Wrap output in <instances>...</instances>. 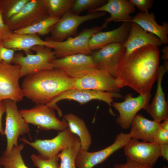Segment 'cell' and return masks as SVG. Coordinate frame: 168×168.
<instances>
[{
    "label": "cell",
    "instance_id": "1",
    "mask_svg": "<svg viewBox=\"0 0 168 168\" xmlns=\"http://www.w3.org/2000/svg\"><path fill=\"white\" fill-rule=\"evenodd\" d=\"M159 55L158 47L152 45L124 54L116 74V86L120 89L128 86L141 95L150 94L156 80Z\"/></svg>",
    "mask_w": 168,
    "mask_h": 168
},
{
    "label": "cell",
    "instance_id": "2",
    "mask_svg": "<svg viewBox=\"0 0 168 168\" xmlns=\"http://www.w3.org/2000/svg\"><path fill=\"white\" fill-rule=\"evenodd\" d=\"M74 85V79L54 68L26 76L21 87L24 97L36 104L46 105Z\"/></svg>",
    "mask_w": 168,
    "mask_h": 168
},
{
    "label": "cell",
    "instance_id": "3",
    "mask_svg": "<svg viewBox=\"0 0 168 168\" xmlns=\"http://www.w3.org/2000/svg\"><path fill=\"white\" fill-rule=\"evenodd\" d=\"M30 50L35 51V54L26 53L25 56L21 53L15 54L12 63L19 66L21 77L54 68L52 61L56 58L51 48L38 45Z\"/></svg>",
    "mask_w": 168,
    "mask_h": 168
},
{
    "label": "cell",
    "instance_id": "4",
    "mask_svg": "<svg viewBox=\"0 0 168 168\" xmlns=\"http://www.w3.org/2000/svg\"><path fill=\"white\" fill-rule=\"evenodd\" d=\"M107 26L103 24L101 26L84 29L76 36L69 37L62 41H54L49 38L45 40L49 42V47L53 50L56 58L78 54L91 55L92 51L89 46L90 39Z\"/></svg>",
    "mask_w": 168,
    "mask_h": 168
},
{
    "label": "cell",
    "instance_id": "5",
    "mask_svg": "<svg viewBox=\"0 0 168 168\" xmlns=\"http://www.w3.org/2000/svg\"><path fill=\"white\" fill-rule=\"evenodd\" d=\"M20 140L36 149L39 155L44 159H49L57 156L64 149L73 146L80 142L79 137L69 128L58 132L55 137L50 139H36L30 142L23 138Z\"/></svg>",
    "mask_w": 168,
    "mask_h": 168
},
{
    "label": "cell",
    "instance_id": "6",
    "mask_svg": "<svg viewBox=\"0 0 168 168\" xmlns=\"http://www.w3.org/2000/svg\"><path fill=\"white\" fill-rule=\"evenodd\" d=\"M55 109L45 104H36L30 109H23L20 113L27 123L38 126L41 130H55L59 132L68 128L67 122L64 119L58 118Z\"/></svg>",
    "mask_w": 168,
    "mask_h": 168
},
{
    "label": "cell",
    "instance_id": "7",
    "mask_svg": "<svg viewBox=\"0 0 168 168\" xmlns=\"http://www.w3.org/2000/svg\"><path fill=\"white\" fill-rule=\"evenodd\" d=\"M105 14L104 12H95L80 16L70 11L51 27L49 33L51 36L48 38L53 41L60 42L75 37L78 34L77 29L80 25L88 21L99 19Z\"/></svg>",
    "mask_w": 168,
    "mask_h": 168
},
{
    "label": "cell",
    "instance_id": "8",
    "mask_svg": "<svg viewBox=\"0 0 168 168\" xmlns=\"http://www.w3.org/2000/svg\"><path fill=\"white\" fill-rule=\"evenodd\" d=\"M5 107L6 123L4 130L7 145L3 155H7L12 148L17 146L19 137L29 133V126L18 110L16 102L10 99L3 100Z\"/></svg>",
    "mask_w": 168,
    "mask_h": 168
},
{
    "label": "cell",
    "instance_id": "9",
    "mask_svg": "<svg viewBox=\"0 0 168 168\" xmlns=\"http://www.w3.org/2000/svg\"><path fill=\"white\" fill-rule=\"evenodd\" d=\"M21 77L19 65L0 62V102L6 99L16 102L22 100L24 96L19 83Z\"/></svg>",
    "mask_w": 168,
    "mask_h": 168
},
{
    "label": "cell",
    "instance_id": "10",
    "mask_svg": "<svg viewBox=\"0 0 168 168\" xmlns=\"http://www.w3.org/2000/svg\"><path fill=\"white\" fill-rule=\"evenodd\" d=\"M122 97V95L119 92L72 88L63 92L46 105L53 107L58 111L59 109L56 103L62 100H72L79 102L81 105L84 104L92 100H99L106 103L110 107V113L115 115L111 108L114 99H120Z\"/></svg>",
    "mask_w": 168,
    "mask_h": 168
},
{
    "label": "cell",
    "instance_id": "11",
    "mask_svg": "<svg viewBox=\"0 0 168 168\" xmlns=\"http://www.w3.org/2000/svg\"><path fill=\"white\" fill-rule=\"evenodd\" d=\"M131 139L129 133L118 134L110 146L99 151L90 152L81 148L76 159L77 168H93L105 161L115 152L124 147Z\"/></svg>",
    "mask_w": 168,
    "mask_h": 168
},
{
    "label": "cell",
    "instance_id": "12",
    "mask_svg": "<svg viewBox=\"0 0 168 168\" xmlns=\"http://www.w3.org/2000/svg\"><path fill=\"white\" fill-rule=\"evenodd\" d=\"M49 16L42 0H29L19 13L4 22L14 31L32 25Z\"/></svg>",
    "mask_w": 168,
    "mask_h": 168
},
{
    "label": "cell",
    "instance_id": "13",
    "mask_svg": "<svg viewBox=\"0 0 168 168\" xmlns=\"http://www.w3.org/2000/svg\"><path fill=\"white\" fill-rule=\"evenodd\" d=\"M151 95V93L140 94L137 97H133L132 94L129 93L124 97L123 101L113 102L112 105L118 111L119 114L116 122L123 129H128L138 112L142 109H146L149 104Z\"/></svg>",
    "mask_w": 168,
    "mask_h": 168
},
{
    "label": "cell",
    "instance_id": "14",
    "mask_svg": "<svg viewBox=\"0 0 168 168\" xmlns=\"http://www.w3.org/2000/svg\"><path fill=\"white\" fill-rule=\"evenodd\" d=\"M115 80V78L107 71L95 68L74 79V88L119 92L120 89L116 86Z\"/></svg>",
    "mask_w": 168,
    "mask_h": 168
},
{
    "label": "cell",
    "instance_id": "15",
    "mask_svg": "<svg viewBox=\"0 0 168 168\" xmlns=\"http://www.w3.org/2000/svg\"><path fill=\"white\" fill-rule=\"evenodd\" d=\"M125 52L122 44L116 43L92 51L91 56L96 68L105 70L115 78Z\"/></svg>",
    "mask_w": 168,
    "mask_h": 168
},
{
    "label": "cell",
    "instance_id": "16",
    "mask_svg": "<svg viewBox=\"0 0 168 168\" xmlns=\"http://www.w3.org/2000/svg\"><path fill=\"white\" fill-rule=\"evenodd\" d=\"M54 68L59 70L74 79L79 78L96 68L91 55L78 54L52 61Z\"/></svg>",
    "mask_w": 168,
    "mask_h": 168
},
{
    "label": "cell",
    "instance_id": "17",
    "mask_svg": "<svg viewBox=\"0 0 168 168\" xmlns=\"http://www.w3.org/2000/svg\"><path fill=\"white\" fill-rule=\"evenodd\" d=\"M127 158L139 164L153 167L161 156L160 145L131 139L124 147Z\"/></svg>",
    "mask_w": 168,
    "mask_h": 168
},
{
    "label": "cell",
    "instance_id": "18",
    "mask_svg": "<svg viewBox=\"0 0 168 168\" xmlns=\"http://www.w3.org/2000/svg\"><path fill=\"white\" fill-rule=\"evenodd\" d=\"M168 62L165 61L163 65L159 67L157 72L156 90L151 103L145 110L153 120L161 122L168 118V104L165 99V94L162 86V81L165 74L168 71Z\"/></svg>",
    "mask_w": 168,
    "mask_h": 168
},
{
    "label": "cell",
    "instance_id": "19",
    "mask_svg": "<svg viewBox=\"0 0 168 168\" xmlns=\"http://www.w3.org/2000/svg\"><path fill=\"white\" fill-rule=\"evenodd\" d=\"M131 23V21L124 22L115 29L105 32L101 31L94 35L89 42L91 50H97L113 43L124 44L129 35Z\"/></svg>",
    "mask_w": 168,
    "mask_h": 168
},
{
    "label": "cell",
    "instance_id": "20",
    "mask_svg": "<svg viewBox=\"0 0 168 168\" xmlns=\"http://www.w3.org/2000/svg\"><path fill=\"white\" fill-rule=\"evenodd\" d=\"M135 7L129 0H107L104 5L90 12H100L109 13L110 16L105 18L103 23L107 26L108 23L112 21H130L133 18L130 15L135 12Z\"/></svg>",
    "mask_w": 168,
    "mask_h": 168
},
{
    "label": "cell",
    "instance_id": "21",
    "mask_svg": "<svg viewBox=\"0 0 168 168\" xmlns=\"http://www.w3.org/2000/svg\"><path fill=\"white\" fill-rule=\"evenodd\" d=\"M162 44L160 39L155 35L148 33L136 23L132 22L128 38L123 44L125 49V54H128L142 47L152 45L157 47Z\"/></svg>",
    "mask_w": 168,
    "mask_h": 168
},
{
    "label": "cell",
    "instance_id": "22",
    "mask_svg": "<svg viewBox=\"0 0 168 168\" xmlns=\"http://www.w3.org/2000/svg\"><path fill=\"white\" fill-rule=\"evenodd\" d=\"M160 124L161 122L149 120L138 114L132 121L129 134L131 139L155 143L156 134L160 128Z\"/></svg>",
    "mask_w": 168,
    "mask_h": 168
},
{
    "label": "cell",
    "instance_id": "23",
    "mask_svg": "<svg viewBox=\"0 0 168 168\" xmlns=\"http://www.w3.org/2000/svg\"><path fill=\"white\" fill-rule=\"evenodd\" d=\"M130 21L134 22L144 30L156 36L162 44L168 43V23L164 22L162 25H159L155 21V16L152 13L147 12H138L133 17Z\"/></svg>",
    "mask_w": 168,
    "mask_h": 168
},
{
    "label": "cell",
    "instance_id": "24",
    "mask_svg": "<svg viewBox=\"0 0 168 168\" xmlns=\"http://www.w3.org/2000/svg\"><path fill=\"white\" fill-rule=\"evenodd\" d=\"M3 46L15 51L22 50L25 53H31L30 50L32 47L42 45L49 47V44L46 40H42L38 35L20 34L13 32L2 42Z\"/></svg>",
    "mask_w": 168,
    "mask_h": 168
},
{
    "label": "cell",
    "instance_id": "25",
    "mask_svg": "<svg viewBox=\"0 0 168 168\" xmlns=\"http://www.w3.org/2000/svg\"><path fill=\"white\" fill-rule=\"evenodd\" d=\"M63 117L67 122L71 131L79 137L81 148L88 151L92 143V138L85 121L72 113L66 114Z\"/></svg>",
    "mask_w": 168,
    "mask_h": 168
},
{
    "label": "cell",
    "instance_id": "26",
    "mask_svg": "<svg viewBox=\"0 0 168 168\" xmlns=\"http://www.w3.org/2000/svg\"><path fill=\"white\" fill-rule=\"evenodd\" d=\"M24 146L20 144L14 146L7 154H2L0 157V166L3 168H30L26 165L21 156Z\"/></svg>",
    "mask_w": 168,
    "mask_h": 168
},
{
    "label": "cell",
    "instance_id": "27",
    "mask_svg": "<svg viewBox=\"0 0 168 168\" xmlns=\"http://www.w3.org/2000/svg\"><path fill=\"white\" fill-rule=\"evenodd\" d=\"M60 18L49 16L36 23L14 31L20 34H36L41 36L50 33L51 27L57 23Z\"/></svg>",
    "mask_w": 168,
    "mask_h": 168
},
{
    "label": "cell",
    "instance_id": "28",
    "mask_svg": "<svg viewBox=\"0 0 168 168\" xmlns=\"http://www.w3.org/2000/svg\"><path fill=\"white\" fill-rule=\"evenodd\" d=\"M49 16L61 18L70 10L75 0H42Z\"/></svg>",
    "mask_w": 168,
    "mask_h": 168
},
{
    "label": "cell",
    "instance_id": "29",
    "mask_svg": "<svg viewBox=\"0 0 168 168\" xmlns=\"http://www.w3.org/2000/svg\"><path fill=\"white\" fill-rule=\"evenodd\" d=\"M81 145L80 142L73 146L64 149L58 154V157L61 160L60 168H77L76 159Z\"/></svg>",
    "mask_w": 168,
    "mask_h": 168
},
{
    "label": "cell",
    "instance_id": "30",
    "mask_svg": "<svg viewBox=\"0 0 168 168\" xmlns=\"http://www.w3.org/2000/svg\"><path fill=\"white\" fill-rule=\"evenodd\" d=\"M29 0H3L0 2V10L4 21L16 15Z\"/></svg>",
    "mask_w": 168,
    "mask_h": 168
},
{
    "label": "cell",
    "instance_id": "31",
    "mask_svg": "<svg viewBox=\"0 0 168 168\" xmlns=\"http://www.w3.org/2000/svg\"><path fill=\"white\" fill-rule=\"evenodd\" d=\"M106 2L107 0H75L70 11L77 15L86 10L89 13L102 6Z\"/></svg>",
    "mask_w": 168,
    "mask_h": 168
},
{
    "label": "cell",
    "instance_id": "32",
    "mask_svg": "<svg viewBox=\"0 0 168 168\" xmlns=\"http://www.w3.org/2000/svg\"><path fill=\"white\" fill-rule=\"evenodd\" d=\"M33 165L38 168H60L57 156L49 159H44L35 154L31 156Z\"/></svg>",
    "mask_w": 168,
    "mask_h": 168
},
{
    "label": "cell",
    "instance_id": "33",
    "mask_svg": "<svg viewBox=\"0 0 168 168\" xmlns=\"http://www.w3.org/2000/svg\"><path fill=\"white\" fill-rule=\"evenodd\" d=\"M15 51L4 47L0 42V62L12 64L15 55Z\"/></svg>",
    "mask_w": 168,
    "mask_h": 168
},
{
    "label": "cell",
    "instance_id": "34",
    "mask_svg": "<svg viewBox=\"0 0 168 168\" xmlns=\"http://www.w3.org/2000/svg\"><path fill=\"white\" fill-rule=\"evenodd\" d=\"M140 12L145 13L148 12L153 5L154 1L152 0H129Z\"/></svg>",
    "mask_w": 168,
    "mask_h": 168
},
{
    "label": "cell",
    "instance_id": "35",
    "mask_svg": "<svg viewBox=\"0 0 168 168\" xmlns=\"http://www.w3.org/2000/svg\"><path fill=\"white\" fill-rule=\"evenodd\" d=\"M13 32L5 23L0 10V42H2Z\"/></svg>",
    "mask_w": 168,
    "mask_h": 168
},
{
    "label": "cell",
    "instance_id": "36",
    "mask_svg": "<svg viewBox=\"0 0 168 168\" xmlns=\"http://www.w3.org/2000/svg\"><path fill=\"white\" fill-rule=\"evenodd\" d=\"M114 168H154L153 167L145 166L137 163L127 158V161L123 164H116ZM161 168H168V166H164Z\"/></svg>",
    "mask_w": 168,
    "mask_h": 168
},
{
    "label": "cell",
    "instance_id": "37",
    "mask_svg": "<svg viewBox=\"0 0 168 168\" xmlns=\"http://www.w3.org/2000/svg\"><path fill=\"white\" fill-rule=\"evenodd\" d=\"M155 143L158 145L168 144V130L160 127L156 134Z\"/></svg>",
    "mask_w": 168,
    "mask_h": 168
},
{
    "label": "cell",
    "instance_id": "38",
    "mask_svg": "<svg viewBox=\"0 0 168 168\" xmlns=\"http://www.w3.org/2000/svg\"><path fill=\"white\" fill-rule=\"evenodd\" d=\"M5 112V107L3 100L0 102V133L2 135H4V130L2 124V119L3 114Z\"/></svg>",
    "mask_w": 168,
    "mask_h": 168
},
{
    "label": "cell",
    "instance_id": "39",
    "mask_svg": "<svg viewBox=\"0 0 168 168\" xmlns=\"http://www.w3.org/2000/svg\"><path fill=\"white\" fill-rule=\"evenodd\" d=\"M160 145V151L161 156L168 161V144Z\"/></svg>",
    "mask_w": 168,
    "mask_h": 168
},
{
    "label": "cell",
    "instance_id": "40",
    "mask_svg": "<svg viewBox=\"0 0 168 168\" xmlns=\"http://www.w3.org/2000/svg\"><path fill=\"white\" fill-rule=\"evenodd\" d=\"M163 55L162 57V59L165 61L168 60V46H166L164 47L162 50Z\"/></svg>",
    "mask_w": 168,
    "mask_h": 168
},
{
    "label": "cell",
    "instance_id": "41",
    "mask_svg": "<svg viewBox=\"0 0 168 168\" xmlns=\"http://www.w3.org/2000/svg\"><path fill=\"white\" fill-rule=\"evenodd\" d=\"M1 1V0H0V2Z\"/></svg>",
    "mask_w": 168,
    "mask_h": 168
}]
</instances>
